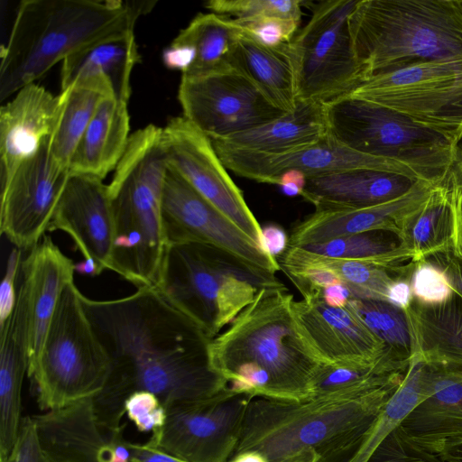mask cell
<instances>
[{
  "instance_id": "6da1fadb",
  "label": "cell",
  "mask_w": 462,
  "mask_h": 462,
  "mask_svg": "<svg viewBox=\"0 0 462 462\" xmlns=\"http://www.w3.org/2000/svg\"><path fill=\"white\" fill-rule=\"evenodd\" d=\"M82 302L111 365L106 385L93 397L103 430L122 426L125 402L134 392H150L166 407L228 388L210 365L213 338L153 286L113 300L83 294Z\"/></svg>"
},
{
  "instance_id": "7a4b0ae2",
  "label": "cell",
  "mask_w": 462,
  "mask_h": 462,
  "mask_svg": "<svg viewBox=\"0 0 462 462\" xmlns=\"http://www.w3.org/2000/svg\"><path fill=\"white\" fill-rule=\"evenodd\" d=\"M293 295L265 287L208 346L211 367L228 389L252 398L302 402L312 398L323 365L300 337L291 314Z\"/></svg>"
},
{
  "instance_id": "3957f363",
  "label": "cell",
  "mask_w": 462,
  "mask_h": 462,
  "mask_svg": "<svg viewBox=\"0 0 462 462\" xmlns=\"http://www.w3.org/2000/svg\"><path fill=\"white\" fill-rule=\"evenodd\" d=\"M153 1L24 0L1 51L0 100L36 83L58 62L108 36L134 30Z\"/></svg>"
},
{
  "instance_id": "277c9868",
  "label": "cell",
  "mask_w": 462,
  "mask_h": 462,
  "mask_svg": "<svg viewBox=\"0 0 462 462\" xmlns=\"http://www.w3.org/2000/svg\"><path fill=\"white\" fill-rule=\"evenodd\" d=\"M406 372L302 402L253 398L233 456L253 450L268 462H290L308 450L319 454L373 422L402 385Z\"/></svg>"
},
{
  "instance_id": "5b68a950",
  "label": "cell",
  "mask_w": 462,
  "mask_h": 462,
  "mask_svg": "<svg viewBox=\"0 0 462 462\" xmlns=\"http://www.w3.org/2000/svg\"><path fill=\"white\" fill-rule=\"evenodd\" d=\"M162 128L134 132L107 185L115 238L110 270L139 288L155 283L167 245L162 196L168 171Z\"/></svg>"
},
{
  "instance_id": "8992f818",
  "label": "cell",
  "mask_w": 462,
  "mask_h": 462,
  "mask_svg": "<svg viewBox=\"0 0 462 462\" xmlns=\"http://www.w3.org/2000/svg\"><path fill=\"white\" fill-rule=\"evenodd\" d=\"M348 26L365 79L462 56V0H358Z\"/></svg>"
},
{
  "instance_id": "52a82bcc",
  "label": "cell",
  "mask_w": 462,
  "mask_h": 462,
  "mask_svg": "<svg viewBox=\"0 0 462 462\" xmlns=\"http://www.w3.org/2000/svg\"><path fill=\"white\" fill-rule=\"evenodd\" d=\"M275 275L202 243L167 244L153 287L172 307L214 338Z\"/></svg>"
},
{
  "instance_id": "ba28073f",
  "label": "cell",
  "mask_w": 462,
  "mask_h": 462,
  "mask_svg": "<svg viewBox=\"0 0 462 462\" xmlns=\"http://www.w3.org/2000/svg\"><path fill=\"white\" fill-rule=\"evenodd\" d=\"M74 281L64 288L34 369L41 410L59 409L99 393L110 374V360L97 337Z\"/></svg>"
},
{
  "instance_id": "9c48e42d",
  "label": "cell",
  "mask_w": 462,
  "mask_h": 462,
  "mask_svg": "<svg viewBox=\"0 0 462 462\" xmlns=\"http://www.w3.org/2000/svg\"><path fill=\"white\" fill-rule=\"evenodd\" d=\"M328 133L361 153L419 171L430 182L445 180L455 144L387 107L349 95L323 105Z\"/></svg>"
},
{
  "instance_id": "30bf717a",
  "label": "cell",
  "mask_w": 462,
  "mask_h": 462,
  "mask_svg": "<svg viewBox=\"0 0 462 462\" xmlns=\"http://www.w3.org/2000/svg\"><path fill=\"white\" fill-rule=\"evenodd\" d=\"M346 95L398 112L455 145L462 140V56L370 76Z\"/></svg>"
},
{
  "instance_id": "8fae6325",
  "label": "cell",
  "mask_w": 462,
  "mask_h": 462,
  "mask_svg": "<svg viewBox=\"0 0 462 462\" xmlns=\"http://www.w3.org/2000/svg\"><path fill=\"white\" fill-rule=\"evenodd\" d=\"M357 1L318 3L308 23L291 41L298 101L324 105L350 93L365 79L348 26Z\"/></svg>"
},
{
  "instance_id": "7c38bea8",
  "label": "cell",
  "mask_w": 462,
  "mask_h": 462,
  "mask_svg": "<svg viewBox=\"0 0 462 462\" xmlns=\"http://www.w3.org/2000/svg\"><path fill=\"white\" fill-rule=\"evenodd\" d=\"M252 399L226 388L209 397L169 404L164 426L148 443L187 462H228Z\"/></svg>"
},
{
  "instance_id": "4fadbf2b",
  "label": "cell",
  "mask_w": 462,
  "mask_h": 462,
  "mask_svg": "<svg viewBox=\"0 0 462 462\" xmlns=\"http://www.w3.org/2000/svg\"><path fill=\"white\" fill-rule=\"evenodd\" d=\"M178 99L182 116L211 140L224 139L287 114L236 67L181 76Z\"/></svg>"
},
{
  "instance_id": "5bb4252c",
  "label": "cell",
  "mask_w": 462,
  "mask_h": 462,
  "mask_svg": "<svg viewBox=\"0 0 462 462\" xmlns=\"http://www.w3.org/2000/svg\"><path fill=\"white\" fill-rule=\"evenodd\" d=\"M162 138L169 166L263 249L262 226L227 173L211 139L183 116L168 121Z\"/></svg>"
},
{
  "instance_id": "9a60e30c",
  "label": "cell",
  "mask_w": 462,
  "mask_h": 462,
  "mask_svg": "<svg viewBox=\"0 0 462 462\" xmlns=\"http://www.w3.org/2000/svg\"><path fill=\"white\" fill-rule=\"evenodd\" d=\"M69 176L48 138L1 184L0 230L14 247L31 250L42 239Z\"/></svg>"
},
{
  "instance_id": "2e32d148",
  "label": "cell",
  "mask_w": 462,
  "mask_h": 462,
  "mask_svg": "<svg viewBox=\"0 0 462 462\" xmlns=\"http://www.w3.org/2000/svg\"><path fill=\"white\" fill-rule=\"evenodd\" d=\"M162 224L167 244H208L256 268L273 273L281 270L275 258L267 254L170 166L163 189Z\"/></svg>"
},
{
  "instance_id": "e0dca14e",
  "label": "cell",
  "mask_w": 462,
  "mask_h": 462,
  "mask_svg": "<svg viewBox=\"0 0 462 462\" xmlns=\"http://www.w3.org/2000/svg\"><path fill=\"white\" fill-rule=\"evenodd\" d=\"M212 143L226 169L240 177L262 183L276 184L278 177L288 170L300 171L307 178L353 170H377L429 181L412 167L352 150L328 133L316 143L279 154L229 148L213 141Z\"/></svg>"
},
{
  "instance_id": "ac0fdd59",
  "label": "cell",
  "mask_w": 462,
  "mask_h": 462,
  "mask_svg": "<svg viewBox=\"0 0 462 462\" xmlns=\"http://www.w3.org/2000/svg\"><path fill=\"white\" fill-rule=\"evenodd\" d=\"M291 309L300 337L323 364L366 365L388 347L349 308L328 306L321 293L293 299Z\"/></svg>"
},
{
  "instance_id": "d6986e66",
  "label": "cell",
  "mask_w": 462,
  "mask_h": 462,
  "mask_svg": "<svg viewBox=\"0 0 462 462\" xmlns=\"http://www.w3.org/2000/svg\"><path fill=\"white\" fill-rule=\"evenodd\" d=\"M48 230L68 234L84 259L94 263L97 275L110 270L115 225L103 180L69 172Z\"/></svg>"
},
{
  "instance_id": "ffe728a7",
  "label": "cell",
  "mask_w": 462,
  "mask_h": 462,
  "mask_svg": "<svg viewBox=\"0 0 462 462\" xmlns=\"http://www.w3.org/2000/svg\"><path fill=\"white\" fill-rule=\"evenodd\" d=\"M75 263L45 236L23 261L18 287L26 318L29 377L40 355L61 293L73 282Z\"/></svg>"
},
{
  "instance_id": "44dd1931",
  "label": "cell",
  "mask_w": 462,
  "mask_h": 462,
  "mask_svg": "<svg viewBox=\"0 0 462 462\" xmlns=\"http://www.w3.org/2000/svg\"><path fill=\"white\" fill-rule=\"evenodd\" d=\"M435 184L419 180L402 197L374 207L315 210L293 227L289 246L323 244L337 237L374 230L392 232L400 237L409 219L427 200Z\"/></svg>"
},
{
  "instance_id": "7402d4cb",
  "label": "cell",
  "mask_w": 462,
  "mask_h": 462,
  "mask_svg": "<svg viewBox=\"0 0 462 462\" xmlns=\"http://www.w3.org/2000/svg\"><path fill=\"white\" fill-rule=\"evenodd\" d=\"M59 106V95L32 83L19 89L0 107L1 184L50 138Z\"/></svg>"
},
{
  "instance_id": "603a6c76",
  "label": "cell",
  "mask_w": 462,
  "mask_h": 462,
  "mask_svg": "<svg viewBox=\"0 0 462 462\" xmlns=\"http://www.w3.org/2000/svg\"><path fill=\"white\" fill-rule=\"evenodd\" d=\"M32 418L49 462H109L108 435L97 422L93 398Z\"/></svg>"
},
{
  "instance_id": "cb8c5ba5",
  "label": "cell",
  "mask_w": 462,
  "mask_h": 462,
  "mask_svg": "<svg viewBox=\"0 0 462 462\" xmlns=\"http://www.w3.org/2000/svg\"><path fill=\"white\" fill-rule=\"evenodd\" d=\"M429 367L430 394L399 426L428 452L440 456L462 446V374Z\"/></svg>"
},
{
  "instance_id": "d4e9b609",
  "label": "cell",
  "mask_w": 462,
  "mask_h": 462,
  "mask_svg": "<svg viewBox=\"0 0 462 462\" xmlns=\"http://www.w3.org/2000/svg\"><path fill=\"white\" fill-rule=\"evenodd\" d=\"M429 394L428 365L414 354L402 385L378 417L321 450L317 462H368L383 441Z\"/></svg>"
},
{
  "instance_id": "484cf974",
  "label": "cell",
  "mask_w": 462,
  "mask_h": 462,
  "mask_svg": "<svg viewBox=\"0 0 462 462\" xmlns=\"http://www.w3.org/2000/svg\"><path fill=\"white\" fill-rule=\"evenodd\" d=\"M419 180L396 172L353 170L307 178L302 197L315 210L364 208L402 197Z\"/></svg>"
},
{
  "instance_id": "4316f807",
  "label": "cell",
  "mask_w": 462,
  "mask_h": 462,
  "mask_svg": "<svg viewBox=\"0 0 462 462\" xmlns=\"http://www.w3.org/2000/svg\"><path fill=\"white\" fill-rule=\"evenodd\" d=\"M462 237L460 193L448 176L432 188L424 204L409 219L400 242L420 263L439 254L458 253Z\"/></svg>"
},
{
  "instance_id": "83f0119b",
  "label": "cell",
  "mask_w": 462,
  "mask_h": 462,
  "mask_svg": "<svg viewBox=\"0 0 462 462\" xmlns=\"http://www.w3.org/2000/svg\"><path fill=\"white\" fill-rule=\"evenodd\" d=\"M405 310L414 354L430 368L462 374V298L453 292L445 301L429 304L412 297Z\"/></svg>"
},
{
  "instance_id": "f1b7e54d",
  "label": "cell",
  "mask_w": 462,
  "mask_h": 462,
  "mask_svg": "<svg viewBox=\"0 0 462 462\" xmlns=\"http://www.w3.org/2000/svg\"><path fill=\"white\" fill-rule=\"evenodd\" d=\"M27 372L26 318L18 294L13 316L0 330V457L11 452L19 434L22 388Z\"/></svg>"
},
{
  "instance_id": "f546056e",
  "label": "cell",
  "mask_w": 462,
  "mask_h": 462,
  "mask_svg": "<svg viewBox=\"0 0 462 462\" xmlns=\"http://www.w3.org/2000/svg\"><path fill=\"white\" fill-rule=\"evenodd\" d=\"M281 270L323 269L349 288L354 298L387 300L391 286L398 280L412 278L417 263L385 266L374 261L334 258L300 246H288L277 259ZM353 298V299H354Z\"/></svg>"
},
{
  "instance_id": "4dcf8cb0",
  "label": "cell",
  "mask_w": 462,
  "mask_h": 462,
  "mask_svg": "<svg viewBox=\"0 0 462 462\" xmlns=\"http://www.w3.org/2000/svg\"><path fill=\"white\" fill-rule=\"evenodd\" d=\"M127 103L106 98L79 142L69 164L70 173L104 180L122 158L130 138Z\"/></svg>"
},
{
  "instance_id": "1f68e13d",
  "label": "cell",
  "mask_w": 462,
  "mask_h": 462,
  "mask_svg": "<svg viewBox=\"0 0 462 462\" xmlns=\"http://www.w3.org/2000/svg\"><path fill=\"white\" fill-rule=\"evenodd\" d=\"M327 134L324 106L299 101L291 113L224 139L211 141L229 148L279 154L310 146Z\"/></svg>"
},
{
  "instance_id": "d6a6232c",
  "label": "cell",
  "mask_w": 462,
  "mask_h": 462,
  "mask_svg": "<svg viewBox=\"0 0 462 462\" xmlns=\"http://www.w3.org/2000/svg\"><path fill=\"white\" fill-rule=\"evenodd\" d=\"M140 58L134 30L104 38L61 62V89L79 78L103 76L110 82L115 97L128 103L132 71Z\"/></svg>"
},
{
  "instance_id": "836d02e7",
  "label": "cell",
  "mask_w": 462,
  "mask_h": 462,
  "mask_svg": "<svg viewBox=\"0 0 462 462\" xmlns=\"http://www.w3.org/2000/svg\"><path fill=\"white\" fill-rule=\"evenodd\" d=\"M234 67L245 72L276 107L286 113L296 109L297 70L291 42L268 47L243 32Z\"/></svg>"
},
{
  "instance_id": "e575fe53",
  "label": "cell",
  "mask_w": 462,
  "mask_h": 462,
  "mask_svg": "<svg viewBox=\"0 0 462 462\" xmlns=\"http://www.w3.org/2000/svg\"><path fill=\"white\" fill-rule=\"evenodd\" d=\"M59 97V112L49 146L53 156L69 168L74 151L98 106L115 95L106 78L88 76L61 89Z\"/></svg>"
},
{
  "instance_id": "d590c367",
  "label": "cell",
  "mask_w": 462,
  "mask_h": 462,
  "mask_svg": "<svg viewBox=\"0 0 462 462\" xmlns=\"http://www.w3.org/2000/svg\"><path fill=\"white\" fill-rule=\"evenodd\" d=\"M243 31L227 16L199 14L175 37L190 46L194 61L181 76H199L234 67L235 54Z\"/></svg>"
},
{
  "instance_id": "8d00e7d4",
  "label": "cell",
  "mask_w": 462,
  "mask_h": 462,
  "mask_svg": "<svg viewBox=\"0 0 462 462\" xmlns=\"http://www.w3.org/2000/svg\"><path fill=\"white\" fill-rule=\"evenodd\" d=\"M334 258L374 261L393 266L412 261V254L401 245L397 235L382 230L345 236L323 244L300 246Z\"/></svg>"
},
{
  "instance_id": "74e56055",
  "label": "cell",
  "mask_w": 462,
  "mask_h": 462,
  "mask_svg": "<svg viewBox=\"0 0 462 462\" xmlns=\"http://www.w3.org/2000/svg\"><path fill=\"white\" fill-rule=\"evenodd\" d=\"M349 308L384 345L411 358L415 353V339L405 309L388 300L351 299Z\"/></svg>"
},
{
  "instance_id": "f35d334b",
  "label": "cell",
  "mask_w": 462,
  "mask_h": 462,
  "mask_svg": "<svg viewBox=\"0 0 462 462\" xmlns=\"http://www.w3.org/2000/svg\"><path fill=\"white\" fill-rule=\"evenodd\" d=\"M303 4L300 0H210L205 6L211 13L235 19L270 15L300 22Z\"/></svg>"
},
{
  "instance_id": "ab89813d",
  "label": "cell",
  "mask_w": 462,
  "mask_h": 462,
  "mask_svg": "<svg viewBox=\"0 0 462 462\" xmlns=\"http://www.w3.org/2000/svg\"><path fill=\"white\" fill-rule=\"evenodd\" d=\"M243 32L268 47H280L291 42L299 32L300 22L279 16L233 19Z\"/></svg>"
},
{
  "instance_id": "60d3db41",
  "label": "cell",
  "mask_w": 462,
  "mask_h": 462,
  "mask_svg": "<svg viewBox=\"0 0 462 462\" xmlns=\"http://www.w3.org/2000/svg\"><path fill=\"white\" fill-rule=\"evenodd\" d=\"M125 411L139 431L158 433L165 424V406L153 393L146 391L133 393L125 402Z\"/></svg>"
},
{
  "instance_id": "b9f144b4",
  "label": "cell",
  "mask_w": 462,
  "mask_h": 462,
  "mask_svg": "<svg viewBox=\"0 0 462 462\" xmlns=\"http://www.w3.org/2000/svg\"><path fill=\"white\" fill-rule=\"evenodd\" d=\"M368 462H444L405 436L397 427L378 447Z\"/></svg>"
},
{
  "instance_id": "7bdbcfd3",
  "label": "cell",
  "mask_w": 462,
  "mask_h": 462,
  "mask_svg": "<svg viewBox=\"0 0 462 462\" xmlns=\"http://www.w3.org/2000/svg\"><path fill=\"white\" fill-rule=\"evenodd\" d=\"M413 297L424 303H439L454 292L445 273L433 263H418L411 278Z\"/></svg>"
},
{
  "instance_id": "ee69618b",
  "label": "cell",
  "mask_w": 462,
  "mask_h": 462,
  "mask_svg": "<svg viewBox=\"0 0 462 462\" xmlns=\"http://www.w3.org/2000/svg\"><path fill=\"white\" fill-rule=\"evenodd\" d=\"M22 250L14 247L8 256L0 287V330L11 319L17 302L16 283L22 273Z\"/></svg>"
},
{
  "instance_id": "f6af8a7d",
  "label": "cell",
  "mask_w": 462,
  "mask_h": 462,
  "mask_svg": "<svg viewBox=\"0 0 462 462\" xmlns=\"http://www.w3.org/2000/svg\"><path fill=\"white\" fill-rule=\"evenodd\" d=\"M0 462H49L42 449L32 417L23 419L11 452L0 457Z\"/></svg>"
},
{
  "instance_id": "bcb514c9",
  "label": "cell",
  "mask_w": 462,
  "mask_h": 462,
  "mask_svg": "<svg viewBox=\"0 0 462 462\" xmlns=\"http://www.w3.org/2000/svg\"><path fill=\"white\" fill-rule=\"evenodd\" d=\"M427 260L445 273L454 292L462 298V258L448 253L433 255Z\"/></svg>"
},
{
  "instance_id": "7dc6e473",
  "label": "cell",
  "mask_w": 462,
  "mask_h": 462,
  "mask_svg": "<svg viewBox=\"0 0 462 462\" xmlns=\"http://www.w3.org/2000/svg\"><path fill=\"white\" fill-rule=\"evenodd\" d=\"M262 246L263 251L276 260L289 246V236L281 226L269 223L262 226Z\"/></svg>"
},
{
  "instance_id": "c3c4849f",
  "label": "cell",
  "mask_w": 462,
  "mask_h": 462,
  "mask_svg": "<svg viewBox=\"0 0 462 462\" xmlns=\"http://www.w3.org/2000/svg\"><path fill=\"white\" fill-rule=\"evenodd\" d=\"M131 462H187L150 443L136 444L129 442Z\"/></svg>"
},
{
  "instance_id": "681fc988",
  "label": "cell",
  "mask_w": 462,
  "mask_h": 462,
  "mask_svg": "<svg viewBox=\"0 0 462 462\" xmlns=\"http://www.w3.org/2000/svg\"><path fill=\"white\" fill-rule=\"evenodd\" d=\"M110 457L109 462H131L129 441L124 439V427L108 432Z\"/></svg>"
},
{
  "instance_id": "f907efd6",
  "label": "cell",
  "mask_w": 462,
  "mask_h": 462,
  "mask_svg": "<svg viewBox=\"0 0 462 462\" xmlns=\"http://www.w3.org/2000/svg\"><path fill=\"white\" fill-rule=\"evenodd\" d=\"M306 181L307 177L300 171L288 170L278 177L276 185L287 196H302Z\"/></svg>"
},
{
  "instance_id": "816d5d0a",
  "label": "cell",
  "mask_w": 462,
  "mask_h": 462,
  "mask_svg": "<svg viewBox=\"0 0 462 462\" xmlns=\"http://www.w3.org/2000/svg\"><path fill=\"white\" fill-rule=\"evenodd\" d=\"M323 300L331 307L343 308L353 299L349 288L343 283L328 286L321 291Z\"/></svg>"
},
{
  "instance_id": "f5cc1de1",
  "label": "cell",
  "mask_w": 462,
  "mask_h": 462,
  "mask_svg": "<svg viewBox=\"0 0 462 462\" xmlns=\"http://www.w3.org/2000/svg\"><path fill=\"white\" fill-rule=\"evenodd\" d=\"M411 283V278L396 281L388 291L387 300L405 309L413 297Z\"/></svg>"
},
{
  "instance_id": "db71d44e",
  "label": "cell",
  "mask_w": 462,
  "mask_h": 462,
  "mask_svg": "<svg viewBox=\"0 0 462 462\" xmlns=\"http://www.w3.org/2000/svg\"><path fill=\"white\" fill-rule=\"evenodd\" d=\"M448 176L458 189L462 210V140L455 145L452 161L448 170Z\"/></svg>"
},
{
  "instance_id": "11a10c76",
  "label": "cell",
  "mask_w": 462,
  "mask_h": 462,
  "mask_svg": "<svg viewBox=\"0 0 462 462\" xmlns=\"http://www.w3.org/2000/svg\"><path fill=\"white\" fill-rule=\"evenodd\" d=\"M228 462H268L267 459L257 451H244L234 455Z\"/></svg>"
},
{
  "instance_id": "9f6ffc18",
  "label": "cell",
  "mask_w": 462,
  "mask_h": 462,
  "mask_svg": "<svg viewBox=\"0 0 462 462\" xmlns=\"http://www.w3.org/2000/svg\"><path fill=\"white\" fill-rule=\"evenodd\" d=\"M439 457L444 462H462V446L443 452Z\"/></svg>"
},
{
  "instance_id": "6f0895ef",
  "label": "cell",
  "mask_w": 462,
  "mask_h": 462,
  "mask_svg": "<svg viewBox=\"0 0 462 462\" xmlns=\"http://www.w3.org/2000/svg\"><path fill=\"white\" fill-rule=\"evenodd\" d=\"M75 271L83 274L97 275L94 263L86 259L80 263H75Z\"/></svg>"
},
{
  "instance_id": "680465c9",
  "label": "cell",
  "mask_w": 462,
  "mask_h": 462,
  "mask_svg": "<svg viewBox=\"0 0 462 462\" xmlns=\"http://www.w3.org/2000/svg\"><path fill=\"white\" fill-rule=\"evenodd\" d=\"M319 454L315 450H308L290 462H317Z\"/></svg>"
},
{
  "instance_id": "91938a15",
  "label": "cell",
  "mask_w": 462,
  "mask_h": 462,
  "mask_svg": "<svg viewBox=\"0 0 462 462\" xmlns=\"http://www.w3.org/2000/svg\"><path fill=\"white\" fill-rule=\"evenodd\" d=\"M457 255H458L459 257L462 258V237H461V241H460V245H459L458 253L457 254Z\"/></svg>"
}]
</instances>
